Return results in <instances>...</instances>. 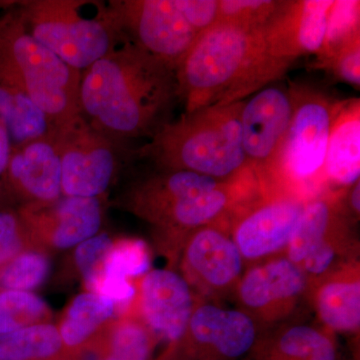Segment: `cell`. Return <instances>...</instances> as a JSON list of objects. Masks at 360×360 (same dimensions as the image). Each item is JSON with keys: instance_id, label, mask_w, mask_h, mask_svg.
Instances as JSON below:
<instances>
[{"instance_id": "obj_17", "label": "cell", "mask_w": 360, "mask_h": 360, "mask_svg": "<svg viewBox=\"0 0 360 360\" xmlns=\"http://www.w3.org/2000/svg\"><path fill=\"white\" fill-rule=\"evenodd\" d=\"M360 175V101H338L324 162V176L338 186H354Z\"/></svg>"}, {"instance_id": "obj_29", "label": "cell", "mask_w": 360, "mask_h": 360, "mask_svg": "<svg viewBox=\"0 0 360 360\" xmlns=\"http://www.w3.org/2000/svg\"><path fill=\"white\" fill-rule=\"evenodd\" d=\"M149 269L150 255L143 240L137 238L113 239L99 278L105 276L131 281L135 277L146 276Z\"/></svg>"}, {"instance_id": "obj_25", "label": "cell", "mask_w": 360, "mask_h": 360, "mask_svg": "<svg viewBox=\"0 0 360 360\" xmlns=\"http://www.w3.org/2000/svg\"><path fill=\"white\" fill-rule=\"evenodd\" d=\"M338 359L333 341L309 326H295L271 347L258 352L257 360Z\"/></svg>"}, {"instance_id": "obj_10", "label": "cell", "mask_w": 360, "mask_h": 360, "mask_svg": "<svg viewBox=\"0 0 360 360\" xmlns=\"http://www.w3.org/2000/svg\"><path fill=\"white\" fill-rule=\"evenodd\" d=\"M290 89L266 85L248 101L240 110L241 143L253 174H274L292 116Z\"/></svg>"}, {"instance_id": "obj_21", "label": "cell", "mask_w": 360, "mask_h": 360, "mask_svg": "<svg viewBox=\"0 0 360 360\" xmlns=\"http://www.w3.org/2000/svg\"><path fill=\"white\" fill-rule=\"evenodd\" d=\"M0 123L13 146L51 134L56 129L49 116L27 94L0 77Z\"/></svg>"}, {"instance_id": "obj_31", "label": "cell", "mask_w": 360, "mask_h": 360, "mask_svg": "<svg viewBox=\"0 0 360 360\" xmlns=\"http://www.w3.org/2000/svg\"><path fill=\"white\" fill-rule=\"evenodd\" d=\"M112 243L113 239L108 233L99 232L96 236L75 246L73 260L86 291L91 292L94 290Z\"/></svg>"}, {"instance_id": "obj_6", "label": "cell", "mask_w": 360, "mask_h": 360, "mask_svg": "<svg viewBox=\"0 0 360 360\" xmlns=\"http://www.w3.org/2000/svg\"><path fill=\"white\" fill-rule=\"evenodd\" d=\"M139 180L124 196L137 217L168 231L196 229L217 219L233 201L229 180L162 169Z\"/></svg>"}, {"instance_id": "obj_26", "label": "cell", "mask_w": 360, "mask_h": 360, "mask_svg": "<svg viewBox=\"0 0 360 360\" xmlns=\"http://www.w3.org/2000/svg\"><path fill=\"white\" fill-rule=\"evenodd\" d=\"M333 220V206L328 200H314L305 203L288 241V260L295 264H302L310 251L326 240Z\"/></svg>"}, {"instance_id": "obj_1", "label": "cell", "mask_w": 360, "mask_h": 360, "mask_svg": "<svg viewBox=\"0 0 360 360\" xmlns=\"http://www.w3.org/2000/svg\"><path fill=\"white\" fill-rule=\"evenodd\" d=\"M177 101L176 71L127 39L80 78V115L120 142L153 139Z\"/></svg>"}, {"instance_id": "obj_14", "label": "cell", "mask_w": 360, "mask_h": 360, "mask_svg": "<svg viewBox=\"0 0 360 360\" xmlns=\"http://www.w3.org/2000/svg\"><path fill=\"white\" fill-rule=\"evenodd\" d=\"M139 297L142 319L151 335L170 345L180 342L193 312L186 279L172 270H149L141 279Z\"/></svg>"}, {"instance_id": "obj_15", "label": "cell", "mask_w": 360, "mask_h": 360, "mask_svg": "<svg viewBox=\"0 0 360 360\" xmlns=\"http://www.w3.org/2000/svg\"><path fill=\"white\" fill-rule=\"evenodd\" d=\"M188 333L193 360H236L252 352L257 340L255 323L248 315L202 305L193 310Z\"/></svg>"}, {"instance_id": "obj_27", "label": "cell", "mask_w": 360, "mask_h": 360, "mask_svg": "<svg viewBox=\"0 0 360 360\" xmlns=\"http://www.w3.org/2000/svg\"><path fill=\"white\" fill-rule=\"evenodd\" d=\"M51 311L40 296L27 291H0V335L51 322Z\"/></svg>"}, {"instance_id": "obj_5", "label": "cell", "mask_w": 360, "mask_h": 360, "mask_svg": "<svg viewBox=\"0 0 360 360\" xmlns=\"http://www.w3.org/2000/svg\"><path fill=\"white\" fill-rule=\"evenodd\" d=\"M15 6L28 32L80 73L127 40L108 2L26 0Z\"/></svg>"}, {"instance_id": "obj_16", "label": "cell", "mask_w": 360, "mask_h": 360, "mask_svg": "<svg viewBox=\"0 0 360 360\" xmlns=\"http://www.w3.org/2000/svg\"><path fill=\"white\" fill-rule=\"evenodd\" d=\"M305 202L292 196L274 198L243 215L234 229L241 257L257 259L288 245Z\"/></svg>"}, {"instance_id": "obj_13", "label": "cell", "mask_w": 360, "mask_h": 360, "mask_svg": "<svg viewBox=\"0 0 360 360\" xmlns=\"http://www.w3.org/2000/svg\"><path fill=\"white\" fill-rule=\"evenodd\" d=\"M331 0L278 1L264 25V39L272 56L295 61L302 56H319L323 49Z\"/></svg>"}, {"instance_id": "obj_32", "label": "cell", "mask_w": 360, "mask_h": 360, "mask_svg": "<svg viewBox=\"0 0 360 360\" xmlns=\"http://www.w3.org/2000/svg\"><path fill=\"white\" fill-rule=\"evenodd\" d=\"M28 248H33L18 208L0 206V267Z\"/></svg>"}, {"instance_id": "obj_3", "label": "cell", "mask_w": 360, "mask_h": 360, "mask_svg": "<svg viewBox=\"0 0 360 360\" xmlns=\"http://www.w3.org/2000/svg\"><path fill=\"white\" fill-rule=\"evenodd\" d=\"M243 103L184 111L136 150L137 158H151L162 169L186 170L219 180L252 172L241 143Z\"/></svg>"}, {"instance_id": "obj_2", "label": "cell", "mask_w": 360, "mask_h": 360, "mask_svg": "<svg viewBox=\"0 0 360 360\" xmlns=\"http://www.w3.org/2000/svg\"><path fill=\"white\" fill-rule=\"evenodd\" d=\"M264 27L217 21L201 33L176 68L186 112L245 101L283 77L293 61L270 53Z\"/></svg>"}, {"instance_id": "obj_7", "label": "cell", "mask_w": 360, "mask_h": 360, "mask_svg": "<svg viewBox=\"0 0 360 360\" xmlns=\"http://www.w3.org/2000/svg\"><path fill=\"white\" fill-rule=\"evenodd\" d=\"M293 110L274 174L295 186L316 181L324 175L331 125L338 101L323 92L291 84Z\"/></svg>"}, {"instance_id": "obj_24", "label": "cell", "mask_w": 360, "mask_h": 360, "mask_svg": "<svg viewBox=\"0 0 360 360\" xmlns=\"http://www.w3.org/2000/svg\"><path fill=\"white\" fill-rule=\"evenodd\" d=\"M155 336L130 317L113 319L103 331L101 360H151Z\"/></svg>"}, {"instance_id": "obj_22", "label": "cell", "mask_w": 360, "mask_h": 360, "mask_svg": "<svg viewBox=\"0 0 360 360\" xmlns=\"http://www.w3.org/2000/svg\"><path fill=\"white\" fill-rule=\"evenodd\" d=\"M0 360H75L58 326L46 322L0 335Z\"/></svg>"}, {"instance_id": "obj_20", "label": "cell", "mask_w": 360, "mask_h": 360, "mask_svg": "<svg viewBox=\"0 0 360 360\" xmlns=\"http://www.w3.org/2000/svg\"><path fill=\"white\" fill-rule=\"evenodd\" d=\"M304 286V276L297 265L288 259H278L248 271L239 288V295L248 307L259 309L295 297Z\"/></svg>"}, {"instance_id": "obj_4", "label": "cell", "mask_w": 360, "mask_h": 360, "mask_svg": "<svg viewBox=\"0 0 360 360\" xmlns=\"http://www.w3.org/2000/svg\"><path fill=\"white\" fill-rule=\"evenodd\" d=\"M0 77L27 94L56 129L82 115V73L28 32L15 2H0Z\"/></svg>"}, {"instance_id": "obj_19", "label": "cell", "mask_w": 360, "mask_h": 360, "mask_svg": "<svg viewBox=\"0 0 360 360\" xmlns=\"http://www.w3.org/2000/svg\"><path fill=\"white\" fill-rule=\"evenodd\" d=\"M116 314L115 304L103 295L85 291L75 296L58 326L66 349L75 354L96 342Z\"/></svg>"}, {"instance_id": "obj_23", "label": "cell", "mask_w": 360, "mask_h": 360, "mask_svg": "<svg viewBox=\"0 0 360 360\" xmlns=\"http://www.w3.org/2000/svg\"><path fill=\"white\" fill-rule=\"evenodd\" d=\"M317 309L329 328L338 331H354L360 323V283L333 281L322 286L317 295Z\"/></svg>"}, {"instance_id": "obj_18", "label": "cell", "mask_w": 360, "mask_h": 360, "mask_svg": "<svg viewBox=\"0 0 360 360\" xmlns=\"http://www.w3.org/2000/svg\"><path fill=\"white\" fill-rule=\"evenodd\" d=\"M187 266L215 288L229 285L243 269V257L233 240L212 227L191 236L186 250Z\"/></svg>"}, {"instance_id": "obj_37", "label": "cell", "mask_w": 360, "mask_h": 360, "mask_svg": "<svg viewBox=\"0 0 360 360\" xmlns=\"http://www.w3.org/2000/svg\"><path fill=\"white\" fill-rule=\"evenodd\" d=\"M350 205H352V210L355 213L359 214L360 212V184L357 181L354 184V189H352V194H350Z\"/></svg>"}, {"instance_id": "obj_11", "label": "cell", "mask_w": 360, "mask_h": 360, "mask_svg": "<svg viewBox=\"0 0 360 360\" xmlns=\"http://www.w3.org/2000/svg\"><path fill=\"white\" fill-rule=\"evenodd\" d=\"M18 212L33 248L70 250L101 231V198L61 196L47 205H22Z\"/></svg>"}, {"instance_id": "obj_34", "label": "cell", "mask_w": 360, "mask_h": 360, "mask_svg": "<svg viewBox=\"0 0 360 360\" xmlns=\"http://www.w3.org/2000/svg\"><path fill=\"white\" fill-rule=\"evenodd\" d=\"M321 66L329 68L335 77L359 89L360 84L359 39L350 42L328 58L319 59Z\"/></svg>"}, {"instance_id": "obj_36", "label": "cell", "mask_w": 360, "mask_h": 360, "mask_svg": "<svg viewBox=\"0 0 360 360\" xmlns=\"http://www.w3.org/2000/svg\"><path fill=\"white\" fill-rule=\"evenodd\" d=\"M13 143L6 127L0 123V195L6 191V174Z\"/></svg>"}, {"instance_id": "obj_33", "label": "cell", "mask_w": 360, "mask_h": 360, "mask_svg": "<svg viewBox=\"0 0 360 360\" xmlns=\"http://www.w3.org/2000/svg\"><path fill=\"white\" fill-rule=\"evenodd\" d=\"M277 4L270 0H220L217 21L264 26Z\"/></svg>"}, {"instance_id": "obj_35", "label": "cell", "mask_w": 360, "mask_h": 360, "mask_svg": "<svg viewBox=\"0 0 360 360\" xmlns=\"http://www.w3.org/2000/svg\"><path fill=\"white\" fill-rule=\"evenodd\" d=\"M335 252L333 245L326 239L314 250L310 251L309 255L305 257L302 264L307 272L314 276H319L329 269L335 259Z\"/></svg>"}, {"instance_id": "obj_8", "label": "cell", "mask_w": 360, "mask_h": 360, "mask_svg": "<svg viewBox=\"0 0 360 360\" xmlns=\"http://www.w3.org/2000/svg\"><path fill=\"white\" fill-rule=\"evenodd\" d=\"M63 194L101 198L115 182L125 153L124 142L92 127L84 116L58 129Z\"/></svg>"}, {"instance_id": "obj_28", "label": "cell", "mask_w": 360, "mask_h": 360, "mask_svg": "<svg viewBox=\"0 0 360 360\" xmlns=\"http://www.w3.org/2000/svg\"><path fill=\"white\" fill-rule=\"evenodd\" d=\"M51 260L44 250L28 248L0 267V291L32 292L49 278Z\"/></svg>"}, {"instance_id": "obj_12", "label": "cell", "mask_w": 360, "mask_h": 360, "mask_svg": "<svg viewBox=\"0 0 360 360\" xmlns=\"http://www.w3.org/2000/svg\"><path fill=\"white\" fill-rule=\"evenodd\" d=\"M6 191L20 206L47 205L63 195L58 129L13 146L7 165Z\"/></svg>"}, {"instance_id": "obj_9", "label": "cell", "mask_w": 360, "mask_h": 360, "mask_svg": "<svg viewBox=\"0 0 360 360\" xmlns=\"http://www.w3.org/2000/svg\"><path fill=\"white\" fill-rule=\"evenodd\" d=\"M113 20L125 39L175 71L201 34L180 0H111Z\"/></svg>"}, {"instance_id": "obj_30", "label": "cell", "mask_w": 360, "mask_h": 360, "mask_svg": "<svg viewBox=\"0 0 360 360\" xmlns=\"http://www.w3.org/2000/svg\"><path fill=\"white\" fill-rule=\"evenodd\" d=\"M356 39H359V1L333 2L326 42L319 59L333 56Z\"/></svg>"}]
</instances>
